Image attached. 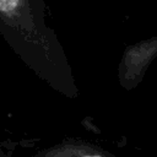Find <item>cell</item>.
Masks as SVG:
<instances>
[{"label":"cell","mask_w":157,"mask_h":157,"mask_svg":"<svg viewBox=\"0 0 157 157\" xmlns=\"http://www.w3.org/2000/svg\"><path fill=\"white\" fill-rule=\"evenodd\" d=\"M37 157H108L96 147L82 144L65 142L40 151Z\"/></svg>","instance_id":"1"}]
</instances>
